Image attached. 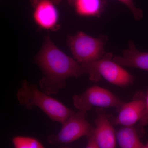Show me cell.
Returning a JSON list of instances; mask_svg holds the SVG:
<instances>
[{"instance_id":"cell-16","label":"cell","mask_w":148,"mask_h":148,"mask_svg":"<svg viewBox=\"0 0 148 148\" xmlns=\"http://www.w3.org/2000/svg\"><path fill=\"white\" fill-rule=\"evenodd\" d=\"M140 124L141 127H145L148 125V91L146 95L145 108L142 118L140 121Z\"/></svg>"},{"instance_id":"cell-17","label":"cell","mask_w":148,"mask_h":148,"mask_svg":"<svg viewBox=\"0 0 148 148\" xmlns=\"http://www.w3.org/2000/svg\"><path fill=\"white\" fill-rule=\"evenodd\" d=\"M75 1L76 0H68V1L69 4L73 6Z\"/></svg>"},{"instance_id":"cell-2","label":"cell","mask_w":148,"mask_h":148,"mask_svg":"<svg viewBox=\"0 0 148 148\" xmlns=\"http://www.w3.org/2000/svg\"><path fill=\"white\" fill-rule=\"evenodd\" d=\"M19 104L28 110L36 106L43 111L51 120L61 124L75 112L60 101L38 90L36 86L26 80L22 82L16 93Z\"/></svg>"},{"instance_id":"cell-1","label":"cell","mask_w":148,"mask_h":148,"mask_svg":"<svg viewBox=\"0 0 148 148\" xmlns=\"http://www.w3.org/2000/svg\"><path fill=\"white\" fill-rule=\"evenodd\" d=\"M36 61L44 75L40 87L49 95L57 94L66 87V79L83 74L81 65L60 50L48 36L45 38Z\"/></svg>"},{"instance_id":"cell-8","label":"cell","mask_w":148,"mask_h":148,"mask_svg":"<svg viewBox=\"0 0 148 148\" xmlns=\"http://www.w3.org/2000/svg\"><path fill=\"white\" fill-rule=\"evenodd\" d=\"M146 95L142 91L135 93L132 101L123 103L114 124L122 126L134 125L143 117L145 108Z\"/></svg>"},{"instance_id":"cell-15","label":"cell","mask_w":148,"mask_h":148,"mask_svg":"<svg viewBox=\"0 0 148 148\" xmlns=\"http://www.w3.org/2000/svg\"><path fill=\"white\" fill-rule=\"evenodd\" d=\"M87 138V144L86 148H99L97 140L94 132V127H92L90 132L86 136Z\"/></svg>"},{"instance_id":"cell-7","label":"cell","mask_w":148,"mask_h":148,"mask_svg":"<svg viewBox=\"0 0 148 148\" xmlns=\"http://www.w3.org/2000/svg\"><path fill=\"white\" fill-rule=\"evenodd\" d=\"M61 0H30L34 8L33 17L42 29L55 31L58 26L59 14L57 5Z\"/></svg>"},{"instance_id":"cell-12","label":"cell","mask_w":148,"mask_h":148,"mask_svg":"<svg viewBox=\"0 0 148 148\" xmlns=\"http://www.w3.org/2000/svg\"><path fill=\"white\" fill-rule=\"evenodd\" d=\"M104 4V0H76L73 6L80 16H99L103 11Z\"/></svg>"},{"instance_id":"cell-6","label":"cell","mask_w":148,"mask_h":148,"mask_svg":"<svg viewBox=\"0 0 148 148\" xmlns=\"http://www.w3.org/2000/svg\"><path fill=\"white\" fill-rule=\"evenodd\" d=\"M86 111L75 112L63 123L62 128L56 135H51L47 141L51 145H67L83 136H86L92 126L86 120Z\"/></svg>"},{"instance_id":"cell-3","label":"cell","mask_w":148,"mask_h":148,"mask_svg":"<svg viewBox=\"0 0 148 148\" xmlns=\"http://www.w3.org/2000/svg\"><path fill=\"white\" fill-rule=\"evenodd\" d=\"M81 66L83 74L88 75L93 82L104 78L111 84L124 87L132 84L135 80L131 74L113 61L111 53H106L99 59L83 63Z\"/></svg>"},{"instance_id":"cell-13","label":"cell","mask_w":148,"mask_h":148,"mask_svg":"<svg viewBox=\"0 0 148 148\" xmlns=\"http://www.w3.org/2000/svg\"><path fill=\"white\" fill-rule=\"evenodd\" d=\"M12 143L15 148H42L41 143L36 138L24 136H17L12 139Z\"/></svg>"},{"instance_id":"cell-18","label":"cell","mask_w":148,"mask_h":148,"mask_svg":"<svg viewBox=\"0 0 148 148\" xmlns=\"http://www.w3.org/2000/svg\"><path fill=\"white\" fill-rule=\"evenodd\" d=\"M145 148H148V142L145 144Z\"/></svg>"},{"instance_id":"cell-11","label":"cell","mask_w":148,"mask_h":148,"mask_svg":"<svg viewBox=\"0 0 148 148\" xmlns=\"http://www.w3.org/2000/svg\"><path fill=\"white\" fill-rule=\"evenodd\" d=\"M116 140L122 148H145L134 125L123 126L116 132Z\"/></svg>"},{"instance_id":"cell-5","label":"cell","mask_w":148,"mask_h":148,"mask_svg":"<svg viewBox=\"0 0 148 148\" xmlns=\"http://www.w3.org/2000/svg\"><path fill=\"white\" fill-rule=\"evenodd\" d=\"M73 100L76 108L86 112L96 107L114 108L118 112L125 103L110 91L98 86L88 88L82 94L74 95Z\"/></svg>"},{"instance_id":"cell-14","label":"cell","mask_w":148,"mask_h":148,"mask_svg":"<svg viewBox=\"0 0 148 148\" xmlns=\"http://www.w3.org/2000/svg\"><path fill=\"white\" fill-rule=\"evenodd\" d=\"M120 2L125 5L132 12L134 17L136 21H140L143 16V11L140 9L135 6L132 0H118Z\"/></svg>"},{"instance_id":"cell-9","label":"cell","mask_w":148,"mask_h":148,"mask_svg":"<svg viewBox=\"0 0 148 148\" xmlns=\"http://www.w3.org/2000/svg\"><path fill=\"white\" fill-rule=\"evenodd\" d=\"M94 132L99 148H114L116 147V135L112 125L104 111H97L94 121Z\"/></svg>"},{"instance_id":"cell-4","label":"cell","mask_w":148,"mask_h":148,"mask_svg":"<svg viewBox=\"0 0 148 148\" xmlns=\"http://www.w3.org/2000/svg\"><path fill=\"white\" fill-rule=\"evenodd\" d=\"M107 36L94 38L79 32L73 36H69L67 43L74 58L77 62L87 63L101 58L106 52L104 46L108 41Z\"/></svg>"},{"instance_id":"cell-10","label":"cell","mask_w":148,"mask_h":148,"mask_svg":"<svg viewBox=\"0 0 148 148\" xmlns=\"http://www.w3.org/2000/svg\"><path fill=\"white\" fill-rule=\"evenodd\" d=\"M128 49L123 51V56H114L113 60L122 66L137 68L148 71V52L139 51L132 41Z\"/></svg>"}]
</instances>
